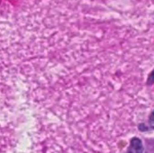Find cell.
Listing matches in <instances>:
<instances>
[{
    "label": "cell",
    "mask_w": 154,
    "mask_h": 153,
    "mask_svg": "<svg viewBox=\"0 0 154 153\" xmlns=\"http://www.w3.org/2000/svg\"><path fill=\"white\" fill-rule=\"evenodd\" d=\"M143 151H144V147L142 140L137 137L132 138L126 153H143Z\"/></svg>",
    "instance_id": "cell-1"
},
{
    "label": "cell",
    "mask_w": 154,
    "mask_h": 153,
    "mask_svg": "<svg viewBox=\"0 0 154 153\" xmlns=\"http://www.w3.org/2000/svg\"><path fill=\"white\" fill-rule=\"evenodd\" d=\"M149 124H150L151 128L154 129V110L149 116Z\"/></svg>",
    "instance_id": "cell-2"
},
{
    "label": "cell",
    "mask_w": 154,
    "mask_h": 153,
    "mask_svg": "<svg viewBox=\"0 0 154 153\" xmlns=\"http://www.w3.org/2000/svg\"><path fill=\"white\" fill-rule=\"evenodd\" d=\"M152 144H150V151H149V153H154V141H152Z\"/></svg>",
    "instance_id": "cell-3"
}]
</instances>
